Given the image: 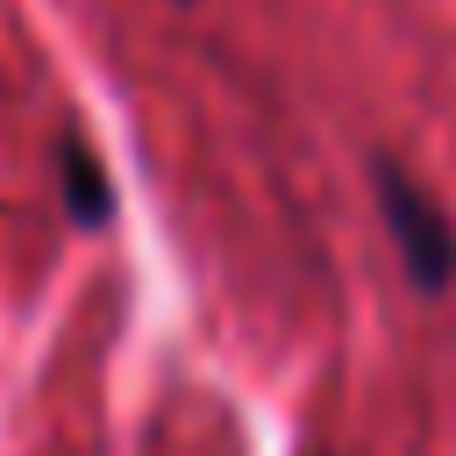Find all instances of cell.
Returning a JSON list of instances; mask_svg holds the SVG:
<instances>
[{
	"mask_svg": "<svg viewBox=\"0 0 456 456\" xmlns=\"http://www.w3.org/2000/svg\"><path fill=\"white\" fill-rule=\"evenodd\" d=\"M370 192H378L385 235H392V249H399V264H406L413 292L442 299V292L456 285V221H449V214L413 185V171H399L392 157H378V164H370Z\"/></svg>",
	"mask_w": 456,
	"mask_h": 456,
	"instance_id": "cell-1",
	"label": "cell"
},
{
	"mask_svg": "<svg viewBox=\"0 0 456 456\" xmlns=\"http://www.w3.org/2000/svg\"><path fill=\"white\" fill-rule=\"evenodd\" d=\"M57 192H64V214L78 228H107L114 185H107V171H100V157H93V142L78 128H64V142H57Z\"/></svg>",
	"mask_w": 456,
	"mask_h": 456,
	"instance_id": "cell-2",
	"label": "cell"
}]
</instances>
